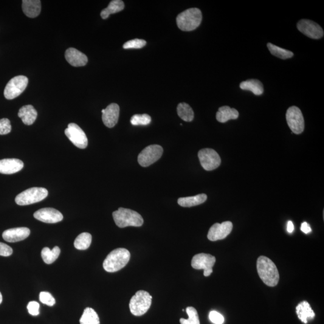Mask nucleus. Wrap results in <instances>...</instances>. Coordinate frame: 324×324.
<instances>
[{"instance_id": "1", "label": "nucleus", "mask_w": 324, "mask_h": 324, "mask_svg": "<svg viewBox=\"0 0 324 324\" xmlns=\"http://www.w3.org/2000/svg\"><path fill=\"white\" fill-rule=\"evenodd\" d=\"M256 266L259 278L266 285L270 287L277 285L279 281V273L271 259L266 256H259Z\"/></svg>"}, {"instance_id": "2", "label": "nucleus", "mask_w": 324, "mask_h": 324, "mask_svg": "<svg viewBox=\"0 0 324 324\" xmlns=\"http://www.w3.org/2000/svg\"><path fill=\"white\" fill-rule=\"evenodd\" d=\"M131 258V253L125 248H118L106 256L103 262V267L105 271L114 273L119 271L129 263Z\"/></svg>"}, {"instance_id": "3", "label": "nucleus", "mask_w": 324, "mask_h": 324, "mask_svg": "<svg viewBox=\"0 0 324 324\" xmlns=\"http://www.w3.org/2000/svg\"><path fill=\"white\" fill-rule=\"evenodd\" d=\"M202 15L198 8H190L180 13L177 17V24L179 29L184 32H191L201 24Z\"/></svg>"}, {"instance_id": "4", "label": "nucleus", "mask_w": 324, "mask_h": 324, "mask_svg": "<svg viewBox=\"0 0 324 324\" xmlns=\"http://www.w3.org/2000/svg\"><path fill=\"white\" fill-rule=\"evenodd\" d=\"M112 216L115 224L121 228L128 227H139L143 224L142 217L139 213L128 208H120L112 213Z\"/></svg>"}, {"instance_id": "5", "label": "nucleus", "mask_w": 324, "mask_h": 324, "mask_svg": "<svg viewBox=\"0 0 324 324\" xmlns=\"http://www.w3.org/2000/svg\"><path fill=\"white\" fill-rule=\"evenodd\" d=\"M151 302L152 297L148 292L145 291H138L130 301V311L135 316H142L150 309Z\"/></svg>"}, {"instance_id": "6", "label": "nucleus", "mask_w": 324, "mask_h": 324, "mask_svg": "<svg viewBox=\"0 0 324 324\" xmlns=\"http://www.w3.org/2000/svg\"><path fill=\"white\" fill-rule=\"evenodd\" d=\"M48 195V191L43 187H32L25 190L16 196L17 204L24 206L41 202Z\"/></svg>"}, {"instance_id": "7", "label": "nucleus", "mask_w": 324, "mask_h": 324, "mask_svg": "<svg viewBox=\"0 0 324 324\" xmlns=\"http://www.w3.org/2000/svg\"><path fill=\"white\" fill-rule=\"evenodd\" d=\"M29 83V79L23 75L17 76L8 82L5 87L4 95L8 100H12L24 92Z\"/></svg>"}, {"instance_id": "8", "label": "nucleus", "mask_w": 324, "mask_h": 324, "mask_svg": "<svg viewBox=\"0 0 324 324\" xmlns=\"http://www.w3.org/2000/svg\"><path fill=\"white\" fill-rule=\"evenodd\" d=\"M163 151V148L159 145L146 146L138 156V163L143 167H148L162 157Z\"/></svg>"}, {"instance_id": "9", "label": "nucleus", "mask_w": 324, "mask_h": 324, "mask_svg": "<svg viewBox=\"0 0 324 324\" xmlns=\"http://www.w3.org/2000/svg\"><path fill=\"white\" fill-rule=\"evenodd\" d=\"M287 123L292 133L301 134L304 129V120L302 112L297 106H291L287 110Z\"/></svg>"}, {"instance_id": "10", "label": "nucleus", "mask_w": 324, "mask_h": 324, "mask_svg": "<svg viewBox=\"0 0 324 324\" xmlns=\"http://www.w3.org/2000/svg\"><path fill=\"white\" fill-rule=\"evenodd\" d=\"M198 157L202 168L208 171L215 170L221 164L219 154L211 148L202 149L199 151Z\"/></svg>"}, {"instance_id": "11", "label": "nucleus", "mask_w": 324, "mask_h": 324, "mask_svg": "<svg viewBox=\"0 0 324 324\" xmlns=\"http://www.w3.org/2000/svg\"><path fill=\"white\" fill-rule=\"evenodd\" d=\"M64 133L73 144L77 147L84 149L88 145V139L85 132L77 124H69L68 127L65 130Z\"/></svg>"}, {"instance_id": "12", "label": "nucleus", "mask_w": 324, "mask_h": 324, "mask_svg": "<svg viewBox=\"0 0 324 324\" xmlns=\"http://www.w3.org/2000/svg\"><path fill=\"white\" fill-rule=\"evenodd\" d=\"M215 256L207 253H199L194 255L191 260V267L196 270H204V275L208 277L213 273V267L216 263Z\"/></svg>"}, {"instance_id": "13", "label": "nucleus", "mask_w": 324, "mask_h": 324, "mask_svg": "<svg viewBox=\"0 0 324 324\" xmlns=\"http://www.w3.org/2000/svg\"><path fill=\"white\" fill-rule=\"evenodd\" d=\"M297 29L304 35L314 39H319L324 36V30L319 24L309 19H302L297 24Z\"/></svg>"}, {"instance_id": "14", "label": "nucleus", "mask_w": 324, "mask_h": 324, "mask_svg": "<svg viewBox=\"0 0 324 324\" xmlns=\"http://www.w3.org/2000/svg\"><path fill=\"white\" fill-rule=\"evenodd\" d=\"M232 228V223L230 221L224 222L222 224H214L208 231V239L211 241L223 239L230 235Z\"/></svg>"}, {"instance_id": "15", "label": "nucleus", "mask_w": 324, "mask_h": 324, "mask_svg": "<svg viewBox=\"0 0 324 324\" xmlns=\"http://www.w3.org/2000/svg\"><path fill=\"white\" fill-rule=\"evenodd\" d=\"M34 217L39 221L46 224H55L63 219V216L57 210L52 208H44L34 214Z\"/></svg>"}, {"instance_id": "16", "label": "nucleus", "mask_w": 324, "mask_h": 324, "mask_svg": "<svg viewBox=\"0 0 324 324\" xmlns=\"http://www.w3.org/2000/svg\"><path fill=\"white\" fill-rule=\"evenodd\" d=\"M102 120L106 127L114 128L118 123L120 115V107L117 103H111L106 109L101 110Z\"/></svg>"}, {"instance_id": "17", "label": "nucleus", "mask_w": 324, "mask_h": 324, "mask_svg": "<svg viewBox=\"0 0 324 324\" xmlns=\"http://www.w3.org/2000/svg\"><path fill=\"white\" fill-rule=\"evenodd\" d=\"M30 234V230L28 228L20 227L12 228L5 230L2 233V238L8 243H15L27 238Z\"/></svg>"}, {"instance_id": "18", "label": "nucleus", "mask_w": 324, "mask_h": 324, "mask_svg": "<svg viewBox=\"0 0 324 324\" xmlns=\"http://www.w3.org/2000/svg\"><path fill=\"white\" fill-rule=\"evenodd\" d=\"M65 58L70 65L74 67L86 66L88 62V58L84 53L73 47L66 50Z\"/></svg>"}, {"instance_id": "19", "label": "nucleus", "mask_w": 324, "mask_h": 324, "mask_svg": "<svg viewBox=\"0 0 324 324\" xmlns=\"http://www.w3.org/2000/svg\"><path fill=\"white\" fill-rule=\"evenodd\" d=\"M24 168V163L18 159L0 160V173L13 174L20 171Z\"/></svg>"}, {"instance_id": "20", "label": "nucleus", "mask_w": 324, "mask_h": 324, "mask_svg": "<svg viewBox=\"0 0 324 324\" xmlns=\"http://www.w3.org/2000/svg\"><path fill=\"white\" fill-rule=\"evenodd\" d=\"M22 10L29 18H36L41 12V1L39 0H23Z\"/></svg>"}, {"instance_id": "21", "label": "nucleus", "mask_w": 324, "mask_h": 324, "mask_svg": "<svg viewBox=\"0 0 324 324\" xmlns=\"http://www.w3.org/2000/svg\"><path fill=\"white\" fill-rule=\"evenodd\" d=\"M296 313L298 318L306 324H308L309 320L314 319L315 317V312L306 301H302L296 307Z\"/></svg>"}, {"instance_id": "22", "label": "nucleus", "mask_w": 324, "mask_h": 324, "mask_svg": "<svg viewBox=\"0 0 324 324\" xmlns=\"http://www.w3.org/2000/svg\"><path fill=\"white\" fill-rule=\"evenodd\" d=\"M18 117L21 118L25 125H32L35 123L38 117V112L32 105H25L19 109Z\"/></svg>"}, {"instance_id": "23", "label": "nucleus", "mask_w": 324, "mask_h": 324, "mask_svg": "<svg viewBox=\"0 0 324 324\" xmlns=\"http://www.w3.org/2000/svg\"><path fill=\"white\" fill-rule=\"evenodd\" d=\"M239 113L237 110L228 106L221 107L216 113V119L219 122L224 123L230 120L237 119Z\"/></svg>"}, {"instance_id": "24", "label": "nucleus", "mask_w": 324, "mask_h": 324, "mask_svg": "<svg viewBox=\"0 0 324 324\" xmlns=\"http://www.w3.org/2000/svg\"><path fill=\"white\" fill-rule=\"evenodd\" d=\"M239 87L241 90L250 91L256 95L263 94L264 91L263 83L260 81L254 79L242 82L239 84Z\"/></svg>"}, {"instance_id": "25", "label": "nucleus", "mask_w": 324, "mask_h": 324, "mask_svg": "<svg viewBox=\"0 0 324 324\" xmlns=\"http://www.w3.org/2000/svg\"><path fill=\"white\" fill-rule=\"evenodd\" d=\"M207 199V194H199L196 196L180 198L178 199V204L183 207H191L203 204Z\"/></svg>"}, {"instance_id": "26", "label": "nucleus", "mask_w": 324, "mask_h": 324, "mask_svg": "<svg viewBox=\"0 0 324 324\" xmlns=\"http://www.w3.org/2000/svg\"><path fill=\"white\" fill-rule=\"evenodd\" d=\"M124 8H125V4L122 0H113L110 2L108 7L101 11L100 16L101 18L106 19L108 18L111 14L121 12Z\"/></svg>"}, {"instance_id": "27", "label": "nucleus", "mask_w": 324, "mask_h": 324, "mask_svg": "<svg viewBox=\"0 0 324 324\" xmlns=\"http://www.w3.org/2000/svg\"><path fill=\"white\" fill-rule=\"evenodd\" d=\"M60 252V249L58 246L53 247L52 250L48 247H44L42 250L41 256L45 263L51 264L57 260Z\"/></svg>"}, {"instance_id": "28", "label": "nucleus", "mask_w": 324, "mask_h": 324, "mask_svg": "<svg viewBox=\"0 0 324 324\" xmlns=\"http://www.w3.org/2000/svg\"><path fill=\"white\" fill-rule=\"evenodd\" d=\"M80 324H100L98 315L93 309L87 308L80 320Z\"/></svg>"}, {"instance_id": "29", "label": "nucleus", "mask_w": 324, "mask_h": 324, "mask_svg": "<svg viewBox=\"0 0 324 324\" xmlns=\"http://www.w3.org/2000/svg\"><path fill=\"white\" fill-rule=\"evenodd\" d=\"M177 113H178L179 116L185 122H190L193 120V109L187 103H180L177 106Z\"/></svg>"}, {"instance_id": "30", "label": "nucleus", "mask_w": 324, "mask_h": 324, "mask_svg": "<svg viewBox=\"0 0 324 324\" xmlns=\"http://www.w3.org/2000/svg\"><path fill=\"white\" fill-rule=\"evenodd\" d=\"M92 241V235L89 233L83 232L75 239L74 246L78 250H86L91 245Z\"/></svg>"}, {"instance_id": "31", "label": "nucleus", "mask_w": 324, "mask_h": 324, "mask_svg": "<svg viewBox=\"0 0 324 324\" xmlns=\"http://www.w3.org/2000/svg\"><path fill=\"white\" fill-rule=\"evenodd\" d=\"M267 47L272 55L283 59V60H286V59L291 58L294 56V53L290 51V50L281 48V47L271 43L268 44Z\"/></svg>"}, {"instance_id": "32", "label": "nucleus", "mask_w": 324, "mask_h": 324, "mask_svg": "<svg viewBox=\"0 0 324 324\" xmlns=\"http://www.w3.org/2000/svg\"><path fill=\"white\" fill-rule=\"evenodd\" d=\"M185 311H186L188 318L187 320L181 318L180 320V324H200L199 315L196 309H194L193 307H188Z\"/></svg>"}, {"instance_id": "33", "label": "nucleus", "mask_w": 324, "mask_h": 324, "mask_svg": "<svg viewBox=\"0 0 324 324\" xmlns=\"http://www.w3.org/2000/svg\"><path fill=\"white\" fill-rule=\"evenodd\" d=\"M151 122V118L148 114H136L131 118V123L134 126H146Z\"/></svg>"}, {"instance_id": "34", "label": "nucleus", "mask_w": 324, "mask_h": 324, "mask_svg": "<svg viewBox=\"0 0 324 324\" xmlns=\"http://www.w3.org/2000/svg\"><path fill=\"white\" fill-rule=\"evenodd\" d=\"M146 41L142 39H135L134 40L127 42L123 45V48L128 49H140L142 48L146 45Z\"/></svg>"}, {"instance_id": "35", "label": "nucleus", "mask_w": 324, "mask_h": 324, "mask_svg": "<svg viewBox=\"0 0 324 324\" xmlns=\"http://www.w3.org/2000/svg\"><path fill=\"white\" fill-rule=\"evenodd\" d=\"M39 300L42 303L48 306H53L55 304V298L47 292H41L39 295Z\"/></svg>"}, {"instance_id": "36", "label": "nucleus", "mask_w": 324, "mask_h": 324, "mask_svg": "<svg viewBox=\"0 0 324 324\" xmlns=\"http://www.w3.org/2000/svg\"><path fill=\"white\" fill-rule=\"evenodd\" d=\"M12 131V126L10 120L7 118L0 120V135H4L9 134Z\"/></svg>"}, {"instance_id": "37", "label": "nucleus", "mask_w": 324, "mask_h": 324, "mask_svg": "<svg viewBox=\"0 0 324 324\" xmlns=\"http://www.w3.org/2000/svg\"><path fill=\"white\" fill-rule=\"evenodd\" d=\"M210 320L215 324H223L224 317L223 315L216 311H211L209 314Z\"/></svg>"}, {"instance_id": "38", "label": "nucleus", "mask_w": 324, "mask_h": 324, "mask_svg": "<svg viewBox=\"0 0 324 324\" xmlns=\"http://www.w3.org/2000/svg\"><path fill=\"white\" fill-rule=\"evenodd\" d=\"M39 309H40V305L36 301H30L27 306L28 311L32 316H38L40 314Z\"/></svg>"}, {"instance_id": "39", "label": "nucleus", "mask_w": 324, "mask_h": 324, "mask_svg": "<svg viewBox=\"0 0 324 324\" xmlns=\"http://www.w3.org/2000/svg\"><path fill=\"white\" fill-rule=\"evenodd\" d=\"M13 253V249L12 247L8 246L7 244L0 242V256H9L12 255Z\"/></svg>"}, {"instance_id": "40", "label": "nucleus", "mask_w": 324, "mask_h": 324, "mask_svg": "<svg viewBox=\"0 0 324 324\" xmlns=\"http://www.w3.org/2000/svg\"><path fill=\"white\" fill-rule=\"evenodd\" d=\"M301 230L304 233H306V234H308V233L311 232L312 231L311 227H310L309 224L307 223V222H304V223L301 224Z\"/></svg>"}, {"instance_id": "41", "label": "nucleus", "mask_w": 324, "mask_h": 324, "mask_svg": "<svg viewBox=\"0 0 324 324\" xmlns=\"http://www.w3.org/2000/svg\"><path fill=\"white\" fill-rule=\"evenodd\" d=\"M294 230V224H293L292 221H289L288 222V226H287V231H288L289 233H292Z\"/></svg>"}, {"instance_id": "42", "label": "nucleus", "mask_w": 324, "mask_h": 324, "mask_svg": "<svg viewBox=\"0 0 324 324\" xmlns=\"http://www.w3.org/2000/svg\"><path fill=\"white\" fill-rule=\"evenodd\" d=\"M2 301V297L1 292H0V304H1Z\"/></svg>"}]
</instances>
